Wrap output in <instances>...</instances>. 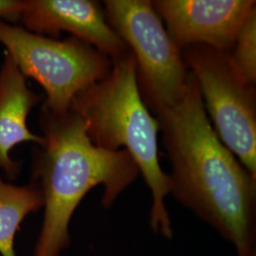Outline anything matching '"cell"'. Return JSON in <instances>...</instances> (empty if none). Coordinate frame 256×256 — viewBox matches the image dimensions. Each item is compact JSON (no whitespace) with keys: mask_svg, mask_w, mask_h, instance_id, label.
I'll list each match as a JSON object with an SVG mask.
<instances>
[{"mask_svg":"<svg viewBox=\"0 0 256 256\" xmlns=\"http://www.w3.org/2000/svg\"><path fill=\"white\" fill-rule=\"evenodd\" d=\"M232 62L248 84L256 82V8L248 16L230 54Z\"/></svg>","mask_w":256,"mask_h":256,"instance_id":"8fae6325","label":"cell"},{"mask_svg":"<svg viewBox=\"0 0 256 256\" xmlns=\"http://www.w3.org/2000/svg\"><path fill=\"white\" fill-rule=\"evenodd\" d=\"M152 6L182 50L212 46L230 54L254 0H154Z\"/></svg>","mask_w":256,"mask_h":256,"instance_id":"52a82bcc","label":"cell"},{"mask_svg":"<svg viewBox=\"0 0 256 256\" xmlns=\"http://www.w3.org/2000/svg\"><path fill=\"white\" fill-rule=\"evenodd\" d=\"M44 207L36 184L14 185L0 178V256H16V236L28 214Z\"/></svg>","mask_w":256,"mask_h":256,"instance_id":"30bf717a","label":"cell"},{"mask_svg":"<svg viewBox=\"0 0 256 256\" xmlns=\"http://www.w3.org/2000/svg\"><path fill=\"white\" fill-rule=\"evenodd\" d=\"M171 162V194L236 248L256 250V176L220 140L192 74L182 97L156 115Z\"/></svg>","mask_w":256,"mask_h":256,"instance_id":"6da1fadb","label":"cell"},{"mask_svg":"<svg viewBox=\"0 0 256 256\" xmlns=\"http://www.w3.org/2000/svg\"><path fill=\"white\" fill-rule=\"evenodd\" d=\"M182 56L220 140L256 176V86L240 75L228 52L198 45L182 50Z\"/></svg>","mask_w":256,"mask_h":256,"instance_id":"8992f818","label":"cell"},{"mask_svg":"<svg viewBox=\"0 0 256 256\" xmlns=\"http://www.w3.org/2000/svg\"><path fill=\"white\" fill-rule=\"evenodd\" d=\"M23 28L42 36L64 32L94 46L116 63L131 54L110 27L102 4L92 0H26L19 19Z\"/></svg>","mask_w":256,"mask_h":256,"instance_id":"ba28073f","label":"cell"},{"mask_svg":"<svg viewBox=\"0 0 256 256\" xmlns=\"http://www.w3.org/2000/svg\"><path fill=\"white\" fill-rule=\"evenodd\" d=\"M0 44L25 78L42 86L43 106L56 113L70 110L78 93L108 77L113 68L110 57L80 39L42 36L3 20Z\"/></svg>","mask_w":256,"mask_h":256,"instance_id":"277c9868","label":"cell"},{"mask_svg":"<svg viewBox=\"0 0 256 256\" xmlns=\"http://www.w3.org/2000/svg\"><path fill=\"white\" fill-rule=\"evenodd\" d=\"M26 8V0H0V20L12 24Z\"/></svg>","mask_w":256,"mask_h":256,"instance_id":"7c38bea8","label":"cell"},{"mask_svg":"<svg viewBox=\"0 0 256 256\" xmlns=\"http://www.w3.org/2000/svg\"><path fill=\"white\" fill-rule=\"evenodd\" d=\"M256 256V252H250V254H245V256Z\"/></svg>","mask_w":256,"mask_h":256,"instance_id":"4fadbf2b","label":"cell"},{"mask_svg":"<svg viewBox=\"0 0 256 256\" xmlns=\"http://www.w3.org/2000/svg\"><path fill=\"white\" fill-rule=\"evenodd\" d=\"M106 18L137 64L140 96L152 114L176 104L190 76L182 50L169 36L150 0H106Z\"/></svg>","mask_w":256,"mask_h":256,"instance_id":"5b68a950","label":"cell"},{"mask_svg":"<svg viewBox=\"0 0 256 256\" xmlns=\"http://www.w3.org/2000/svg\"><path fill=\"white\" fill-rule=\"evenodd\" d=\"M39 122L44 142L32 178L43 194L44 220L34 256H60L70 244V222L86 196L102 186V204L110 209L140 170L128 151L96 146L70 110L56 113L43 106Z\"/></svg>","mask_w":256,"mask_h":256,"instance_id":"7a4b0ae2","label":"cell"},{"mask_svg":"<svg viewBox=\"0 0 256 256\" xmlns=\"http://www.w3.org/2000/svg\"><path fill=\"white\" fill-rule=\"evenodd\" d=\"M42 97L28 88L27 79L6 52L0 66V169L14 180L21 164L12 158L10 152L21 144L42 146L44 140L28 126L30 113Z\"/></svg>","mask_w":256,"mask_h":256,"instance_id":"9c48e42d","label":"cell"},{"mask_svg":"<svg viewBox=\"0 0 256 256\" xmlns=\"http://www.w3.org/2000/svg\"><path fill=\"white\" fill-rule=\"evenodd\" d=\"M70 110L81 118L96 146L126 150L132 156L152 194L150 227L171 240L174 230L165 205L171 184L158 158L160 124L140 96L133 54L113 63L108 77L78 93Z\"/></svg>","mask_w":256,"mask_h":256,"instance_id":"3957f363","label":"cell"}]
</instances>
